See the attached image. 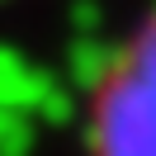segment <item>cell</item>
<instances>
[{"label": "cell", "instance_id": "6da1fadb", "mask_svg": "<svg viewBox=\"0 0 156 156\" xmlns=\"http://www.w3.org/2000/svg\"><path fill=\"white\" fill-rule=\"evenodd\" d=\"M90 156H156V14L95 80Z\"/></svg>", "mask_w": 156, "mask_h": 156}]
</instances>
